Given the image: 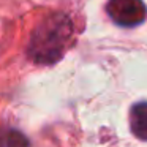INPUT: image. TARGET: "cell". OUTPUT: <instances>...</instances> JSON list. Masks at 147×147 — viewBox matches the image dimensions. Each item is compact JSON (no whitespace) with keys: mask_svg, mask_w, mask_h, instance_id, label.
<instances>
[{"mask_svg":"<svg viewBox=\"0 0 147 147\" xmlns=\"http://www.w3.org/2000/svg\"><path fill=\"white\" fill-rule=\"evenodd\" d=\"M74 38V26L70 16L54 13L45 18L33 30L27 54L35 63L52 65L60 60Z\"/></svg>","mask_w":147,"mask_h":147,"instance_id":"cell-1","label":"cell"},{"mask_svg":"<svg viewBox=\"0 0 147 147\" xmlns=\"http://www.w3.org/2000/svg\"><path fill=\"white\" fill-rule=\"evenodd\" d=\"M130 128L141 141H147V101H139L130 109Z\"/></svg>","mask_w":147,"mask_h":147,"instance_id":"cell-3","label":"cell"},{"mask_svg":"<svg viewBox=\"0 0 147 147\" xmlns=\"http://www.w3.org/2000/svg\"><path fill=\"white\" fill-rule=\"evenodd\" d=\"M3 147H27V139L19 131H10L3 139Z\"/></svg>","mask_w":147,"mask_h":147,"instance_id":"cell-4","label":"cell"},{"mask_svg":"<svg viewBox=\"0 0 147 147\" xmlns=\"http://www.w3.org/2000/svg\"><path fill=\"white\" fill-rule=\"evenodd\" d=\"M106 11L112 22L120 27H136L147 18V8L142 0H109Z\"/></svg>","mask_w":147,"mask_h":147,"instance_id":"cell-2","label":"cell"}]
</instances>
